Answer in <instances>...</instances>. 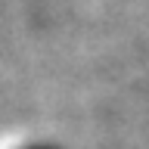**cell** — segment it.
Listing matches in <instances>:
<instances>
[{"mask_svg": "<svg viewBox=\"0 0 149 149\" xmlns=\"http://www.w3.org/2000/svg\"><path fill=\"white\" fill-rule=\"evenodd\" d=\"M34 149H50V146H34Z\"/></svg>", "mask_w": 149, "mask_h": 149, "instance_id": "6da1fadb", "label": "cell"}]
</instances>
